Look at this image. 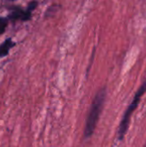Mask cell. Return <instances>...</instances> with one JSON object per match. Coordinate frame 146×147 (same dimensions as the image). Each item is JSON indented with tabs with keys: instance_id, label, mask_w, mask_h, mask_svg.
Segmentation results:
<instances>
[{
	"instance_id": "6da1fadb",
	"label": "cell",
	"mask_w": 146,
	"mask_h": 147,
	"mask_svg": "<svg viewBox=\"0 0 146 147\" xmlns=\"http://www.w3.org/2000/svg\"><path fill=\"white\" fill-rule=\"evenodd\" d=\"M106 98V90L102 89L96 96L93 103L90 108V111L86 121V126L84 129V137L89 138L92 135L96 127L97 121L99 120V116L102 113L104 102Z\"/></svg>"
},
{
	"instance_id": "7a4b0ae2",
	"label": "cell",
	"mask_w": 146,
	"mask_h": 147,
	"mask_svg": "<svg viewBox=\"0 0 146 147\" xmlns=\"http://www.w3.org/2000/svg\"><path fill=\"white\" fill-rule=\"evenodd\" d=\"M146 91V82H145L141 87L139 89V90L137 91L136 95L134 96V98L133 100V102H131V104L129 105V107L127 108L124 116H123V119L122 121H120V127H119V139L121 140H123L125 134H126V131H127V128L129 127V122H130V119H131V116L133 113V111L135 110V109L138 107L139 103V101L142 97V96L144 95V93Z\"/></svg>"
},
{
	"instance_id": "3957f363",
	"label": "cell",
	"mask_w": 146,
	"mask_h": 147,
	"mask_svg": "<svg viewBox=\"0 0 146 147\" xmlns=\"http://www.w3.org/2000/svg\"><path fill=\"white\" fill-rule=\"evenodd\" d=\"M15 46V43L11 39H7L1 46H0V57H4L8 54L10 48Z\"/></svg>"
},
{
	"instance_id": "277c9868",
	"label": "cell",
	"mask_w": 146,
	"mask_h": 147,
	"mask_svg": "<svg viewBox=\"0 0 146 147\" xmlns=\"http://www.w3.org/2000/svg\"><path fill=\"white\" fill-rule=\"evenodd\" d=\"M8 24V21L4 17H0V34H3Z\"/></svg>"
},
{
	"instance_id": "5b68a950",
	"label": "cell",
	"mask_w": 146,
	"mask_h": 147,
	"mask_svg": "<svg viewBox=\"0 0 146 147\" xmlns=\"http://www.w3.org/2000/svg\"><path fill=\"white\" fill-rule=\"evenodd\" d=\"M145 147H146V146H145Z\"/></svg>"
}]
</instances>
